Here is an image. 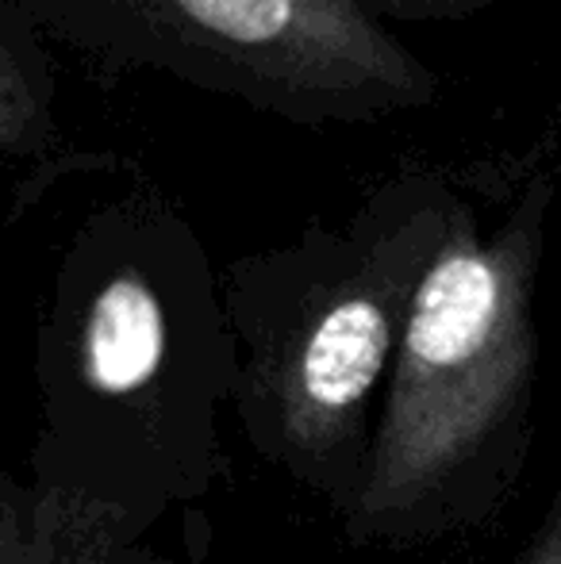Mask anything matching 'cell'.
<instances>
[{
    "instance_id": "cell-7",
    "label": "cell",
    "mask_w": 561,
    "mask_h": 564,
    "mask_svg": "<svg viewBox=\"0 0 561 564\" xmlns=\"http://www.w3.org/2000/svg\"><path fill=\"white\" fill-rule=\"evenodd\" d=\"M374 23H450L496 4V0H350ZM392 31V28H389Z\"/></svg>"
},
{
    "instance_id": "cell-4",
    "label": "cell",
    "mask_w": 561,
    "mask_h": 564,
    "mask_svg": "<svg viewBox=\"0 0 561 564\" xmlns=\"http://www.w3.org/2000/svg\"><path fill=\"white\" fill-rule=\"evenodd\" d=\"M54 51L100 74H162L300 127L381 123L439 77L350 0H20Z\"/></svg>"
},
{
    "instance_id": "cell-8",
    "label": "cell",
    "mask_w": 561,
    "mask_h": 564,
    "mask_svg": "<svg viewBox=\"0 0 561 564\" xmlns=\"http://www.w3.org/2000/svg\"><path fill=\"white\" fill-rule=\"evenodd\" d=\"M519 564H561V476L554 496H550L547 514H542L539 530H535L531 545L524 550Z\"/></svg>"
},
{
    "instance_id": "cell-3",
    "label": "cell",
    "mask_w": 561,
    "mask_h": 564,
    "mask_svg": "<svg viewBox=\"0 0 561 564\" xmlns=\"http://www.w3.org/2000/svg\"><path fill=\"white\" fill-rule=\"evenodd\" d=\"M457 200L442 173L400 170L343 224L224 265L235 423L338 519L362 488L400 335Z\"/></svg>"
},
{
    "instance_id": "cell-6",
    "label": "cell",
    "mask_w": 561,
    "mask_h": 564,
    "mask_svg": "<svg viewBox=\"0 0 561 564\" xmlns=\"http://www.w3.org/2000/svg\"><path fill=\"white\" fill-rule=\"evenodd\" d=\"M58 112V62L20 0H0V158L35 165L39 177L66 170Z\"/></svg>"
},
{
    "instance_id": "cell-2",
    "label": "cell",
    "mask_w": 561,
    "mask_h": 564,
    "mask_svg": "<svg viewBox=\"0 0 561 564\" xmlns=\"http://www.w3.org/2000/svg\"><path fill=\"white\" fill-rule=\"evenodd\" d=\"M550 204L554 177H531L485 235L457 200L408 312L362 488L338 519L354 545L416 550L508 503L535 431Z\"/></svg>"
},
{
    "instance_id": "cell-1",
    "label": "cell",
    "mask_w": 561,
    "mask_h": 564,
    "mask_svg": "<svg viewBox=\"0 0 561 564\" xmlns=\"http://www.w3.org/2000/svg\"><path fill=\"white\" fill-rule=\"evenodd\" d=\"M235 335L216 265L158 188H128L69 235L35 338L31 480L116 511L136 542L227 473Z\"/></svg>"
},
{
    "instance_id": "cell-9",
    "label": "cell",
    "mask_w": 561,
    "mask_h": 564,
    "mask_svg": "<svg viewBox=\"0 0 561 564\" xmlns=\"http://www.w3.org/2000/svg\"><path fill=\"white\" fill-rule=\"evenodd\" d=\"M108 564H185V561H173V557H162V553H142L139 545L131 550H120Z\"/></svg>"
},
{
    "instance_id": "cell-5",
    "label": "cell",
    "mask_w": 561,
    "mask_h": 564,
    "mask_svg": "<svg viewBox=\"0 0 561 564\" xmlns=\"http://www.w3.org/2000/svg\"><path fill=\"white\" fill-rule=\"evenodd\" d=\"M131 545L136 534L116 511L0 465V564H108Z\"/></svg>"
}]
</instances>
